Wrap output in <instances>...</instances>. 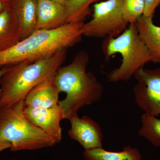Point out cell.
Segmentation results:
<instances>
[{
	"label": "cell",
	"mask_w": 160,
	"mask_h": 160,
	"mask_svg": "<svg viewBox=\"0 0 160 160\" xmlns=\"http://www.w3.org/2000/svg\"><path fill=\"white\" fill-rule=\"evenodd\" d=\"M89 60V53L81 50L70 64L61 66L55 74V82L60 92L66 94L58 103L64 119L78 115L80 109L98 102L102 96V85L87 71Z\"/></svg>",
	"instance_id": "1"
},
{
	"label": "cell",
	"mask_w": 160,
	"mask_h": 160,
	"mask_svg": "<svg viewBox=\"0 0 160 160\" xmlns=\"http://www.w3.org/2000/svg\"><path fill=\"white\" fill-rule=\"evenodd\" d=\"M84 22L68 23L51 30H36L16 45L0 51V69L22 62L32 63L75 46L82 41Z\"/></svg>",
	"instance_id": "2"
},
{
	"label": "cell",
	"mask_w": 160,
	"mask_h": 160,
	"mask_svg": "<svg viewBox=\"0 0 160 160\" xmlns=\"http://www.w3.org/2000/svg\"><path fill=\"white\" fill-rule=\"evenodd\" d=\"M66 56V49L34 62H22L6 66L0 79V108L24 101L32 89L54 76Z\"/></svg>",
	"instance_id": "3"
},
{
	"label": "cell",
	"mask_w": 160,
	"mask_h": 160,
	"mask_svg": "<svg viewBox=\"0 0 160 160\" xmlns=\"http://www.w3.org/2000/svg\"><path fill=\"white\" fill-rule=\"evenodd\" d=\"M102 50L106 61L117 53L122 57L119 67L107 75L110 82L128 81L146 63L151 62L150 52L140 37L136 23L129 24L117 37L104 39Z\"/></svg>",
	"instance_id": "4"
},
{
	"label": "cell",
	"mask_w": 160,
	"mask_h": 160,
	"mask_svg": "<svg viewBox=\"0 0 160 160\" xmlns=\"http://www.w3.org/2000/svg\"><path fill=\"white\" fill-rule=\"evenodd\" d=\"M24 109V101L0 108V140L9 143L13 152L37 150L57 143L29 122Z\"/></svg>",
	"instance_id": "5"
},
{
	"label": "cell",
	"mask_w": 160,
	"mask_h": 160,
	"mask_svg": "<svg viewBox=\"0 0 160 160\" xmlns=\"http://www.w3.org/2000/svg\"><path fill=\"white\" fill-rule=\"evenodd\" d=\"M123 0H105L92 6V18L83 24L82 32L87 37L105 39L117 37L129 24L123 18Z\"/></svg>",
	"instance_id": "6"
},
{
	"label": "cell",
	"mask_w": 160,
	"mask_h": 160,
	"mask_svg": "<svg viewBox=\"0 0 160 160\" xmlns=\"http://www.w3.org/2000/svg\"><path fill=\"white\" fill-rule=\"evenodd\" d=\"M133 76L138 83L133 88L135 100L145 113L157 117L160 115V68L139 69Z\"/></svg>",
	"instance_id": "7"
},
{
	"label": "cell",
	"mask_w": 160,
	"mask_h": 160,
	"mask_svg": "<svg viewBox=\"0 0 160 160\" xmlns=\"http://www.w3.org/2000/svg\"><path fill=\"white\" fill-rule=\"evenodd\" d=\"M24 112L32 124L42 129L57 143L61 142L62 139L61 122L64 118L59 105L47 108L25 107Z\"/></svg>",
	"instance_id": "8"
},
{
	"label": "cell",
	"mask_w": 160,
	"mask_h": 160,
	"mask_svg": "<svg viewBox=\"0 0 160 160\" xmlns=\"http://www.w3.org/2000/svg\"><path fill=\"white\" fill-rule=\"evenodd\" d=\"M71 127L68 134L72 139L80 143L85 150L102 148L103 135L99 124L87 116L78 115L70 120Z\"/></svg>",
	"instance_id": "9"
},
{
	"label": "cell",
	"mask_w": 160,
	"mask_h": 160,
	"mask_svg": "<svg viewBox=\"0 0 160 160\" xmlns=\"http://www.w3.org/2000/svg\"><path fill=\"white\" fill-rule=\"evenodd\" d=\"M66 6L49 0H37L36 30H51L67 24Z\"/></svg>",
	"instance_id": "10"
},
{
	"label": "cell",
	"mask_w": 160,
	"mask_h": 160,
	"mask_svg": "<svg viewBox=\"0 0 160 160\" xmlns=\"http://www.w3.org/2000/svg\"><path fill=\"white\" fill-rule=\"evenodd\" d=\"M54 77L40 83L29 92L24 100L25 107L47 108L58 105L60 92Z\"/></svg>",
	"instance_id": "11"
},
{
	"label": "cell",
	"mask_w": 160,
	"mask_h": 160,
	"mask_svg": "<svg viewBox=\"0 0 160 160\" xmlns=\"http://www.w3.org/2000/svg\"><path fill=\"white\" fill-rule=\"evenodd\" d=\"M10 7L18 21L22 40L36 30L37 0H11Z\"/></svg>",
	"instance_id": "12"
},
{
	"label": "cell",
	"mask_w": 160,
	"mask_h": 160,
	"mask_svg": "<svg viewBox=\"0 0 160 160\" xmlns=\"http://www.w3.org/2000/svg\"><path fill=\"white\" fill-rule=\"evenodd\" d=\"M152 18L142 16L137 25L140 37L150 52L151 62L160 63V26L155 25Z\"/></svg>",
	"instance_id": "13"
},
{
	"label": "cell",
	"mask_w": 160,
	"mask_h": 160,
	"mask_svg": "<svg viewBox=\"0 0 160 160\" xmlns=\"http://www.w3.org/2000/svg\"><path fill=\"white\" fill-rule=\"evenodd\" d=\"M21 40L19 24L10 7L0 13V51L11 48Z\"/></svg>",
	"instance_id": "14"
},
{
	"label": "cell",
	"mask_w": 160,
	"mask_h": 160,
	"mask_svg": "<svg viewBox=\"0 0 160 160\" xmlns=\"http://www.w3.org/2000/svg\"><path fill=\"white\" fill-rule=\"evenodd\" d=\"M83 156L86 160H142L138 149L126 146L121 152H111L102 148L85 150Z\"/></svg>",
	"instance_id": "15"
},
{
	"label": "cell",
	"mask_w": 160,
	"mask_h": 160,
	"mask_svg": "<svg viewBox=\"0 0 160 160\" xmlns=\"http://www.w3.org/2000/svg\"><path fill=\"white\" fill-rule=\"evenodd\" d=\"M105 0H69L66 7L67 22H84L92 14L91 6Z\"/></svg>",
	"instance_id": "16"
},
{
	"label": "cell",
	"mask_w": 160,
	"mask_h": 160,
	"mask_svg": "<svg viewBox=\"0 0 160 160\" xmlns=\"http://www.w3.org/2000/svg\"><path fill=\"white\" fill-rule=\"evenodd\" d=\"M142 127L138 132L156 147H160V119L144 113L141 117Z\"/></svg>",
	"instance_id": "17"
},
{
	"label": "cell",
	"mask_w": 160,
	"mask_h": 160,
	"mask_svg": "<svg viewBox=\"0 0 160 160\" xmlns=\"http://www.w3.org/2000/svg\"><path fill=\"white\" fill-rule=\"evenodd\" d=\"M145 0H123L122 15L129 24L136 23L144 13Z\"/></svg>",
	"instance_id": "18"
},
{
	"label": "cell",
	"mask_w": 160,
	"mask_h": 160,
	"mask_svg": "<svg viewBox=\"0 0 160 160\" xmlns=\"http://www.w3.org/2000/svg\"><path fill=\"white\" fill-rule=\"evenodd\" d=\"M160 5V0H145V9L143 16L153 18L156 9Z\"/></svg>",
	"instance_id": "19"
},
{
	"label": "cell",
	"mask_w": 160,
	"mask_h": 160,
	"mask_svg": "<svg viewBox=\"0 0 160 160\" xmlns=\"http://www.w3.org/2000/svg\"><path fill=\"white\" fill-rule=\"evenodd\" d=\"M11 0H0V13L10 7Z\"/></svg>",
	"instance_id": "20"
},
{
	"label": "cell",
	"mask_w": 160,
	"mask_h": 160,
	"mask_svg": "<svg viewBox=\"0 0 160 160\" xmlns=\"http://www.w3.org/2000/svg\"><path fill=\"white\" fill-rule=\"evenodd\" d=\"M10 145L9 143L2 140H0V152L7 149H9Z\"/></svg>",
	"instance_id": "21"
},
{
	"label": "cell",
	"mask_w": 160,
	"mask_h": 160,
	"mask_svg": "<svg viewBox=\"0 0 160 160\" xmlns=\"http://www.w3.org/2000/svg\"><path fill=\"white\" fill-rule=\"evenodd\" d=\"M49 1H52V2H55L60 3V4L66 6V4L69 2V0H49Z\"/></svg>",
	"instance_id": "22"
},
{
	"label": "cell",
	"mask_w": 160,
	"mask_h": 160,
	"mask_svg": "<svg viewBox=\"0 0 160 160\" xmlns=\"http://www.w3.org/2000/svg\"><path fill=\"white\" fill-rule=\"evenodd\" d=\"M6 68V66H4V67H3L2 68L0 69V79H1V77L3 73L5 72ZM1 94H2V89H1V87H0V99H1Z\"/></svg>",
	"instance_id": "23"
}]
</instances>
